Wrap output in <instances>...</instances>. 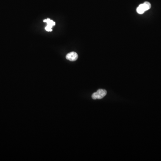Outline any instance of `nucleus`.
I'll list each match as a JSON object with an SVG mask.
<instances>
[{
  "mask_svg": "<svg viewBox=\"0 0 161 161\" xmlns=\"http://www.w3.org/2000/svg\"><path fill=\"white\" fill-rule=\"evenodd\" d=\"M66 58L67 60L71 61H76L78 58V55L75 52H72L67 54L66 56Z\"/></svg>",
  "mask_w": 161,
  "mask_h": 161,
  "instance_id": "nucleus-3",
  "label": "nucleus"
},
{
  "mask_svg": "<svg viewBox=\"0 0 161 161\" xmlns=\"http://www.w3.org/2000/svg\"><path fill=\"white\" fill-rule=\"evenodd\" d=\"M107 92L103 89H99L92 95L93 99H102L106 95Z\"/></svg>",
  "mask_w": 161,
  "mask_h": 161,
  "instance_id": "nucleus-2",
  "label": "nucleus"
},
{
  "mask_svg": "<svg viewBox=\"0 0 161 161\" xmlns=\"http://www.w3.org/2000/svg\"><path fill=\"white\" fill-rule=\"evenodd\" d=\"M151 5L150 3L145 1L143 4H140L137 8V11L139 14H142L145 13V11L149 10L151 8Z\"/></svg>",
  "mask_w": 161,
  "mask_h": 161,
  "instance_id": "nucleus-1",
  "label": "nucleus"
},
{
  "mask_svg": "<svg viewBox=\"0 0 161 161\" xmlns=\"http://www.w3.org/2000/svg\"><path fill=\"white\" fill-rule=\"evenodd\" d=\"M44 21L46 22L47 24V26H48V27L51 28L53 26L55 25V22L53 21L50 20V18L46 19L44 20Z\"/></svg>",
  "mask_w": 161,
  "mask_h": 161,
  "instance_id": "nucleus-4",
  "label": "nucleus"
},
{
  "mask_svg": "<svg viewBox=\"0 0 161 161\" xmlns=\"http://www.w3.org/2000/svg\"><path fill=\"white\" fill-rule=\"evenodd\" d=\"M45 30L46 31H52V28L50 27H48V26H47L45 27Z\"/></svg>",
  "mask_w": 161,
  "mask_h": 161,
  "instance_id": "nucleus-5",
  "label": "nucleus"
}]
</instances>
